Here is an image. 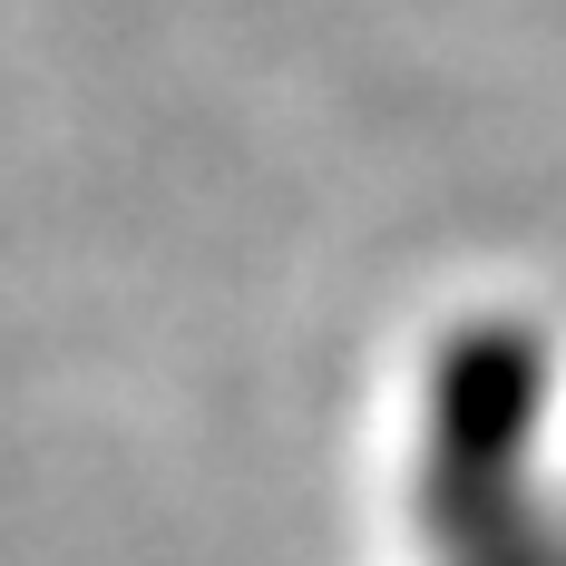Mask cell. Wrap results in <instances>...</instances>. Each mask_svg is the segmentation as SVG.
Segmentation results:
<instances>
[{
  "instance_id": "obj_1",
  "label": "cell",
  "mask_w": 566,
  "mask_h": 566,
  "mask_svg": "<svg viewBox=\"0 0 566 566\" xmlns=\"http://www.w3.org/2000/svg\"><path fill=\"white\" fill-rule=\"evenodd\" d=\"M400 499L420 566H557L547 333L527 313H469L420 361Z\"/></svg>"
}]
</instances>
